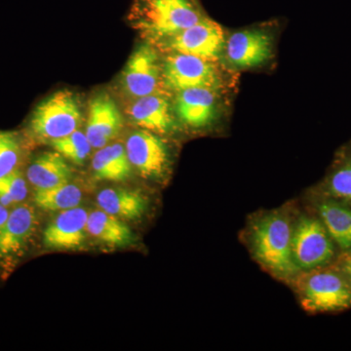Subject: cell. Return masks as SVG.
Here are the masks:
<instances>
[{"instance_id":"6da1fadb","label":"cell","mask_w":351,"mask_h":351,"mask_svg":"<svg viewBox=\"0 0 351 351\" xmlns=\"http://www.w3.org/2000/svg\"><path fill=\"white\" fill-rule=\"evenodd\" d=\"M293 215L290 207L258 212L249 218L242 232L252 258L270 276L289 285L300 274L292 255Z\"/></svg>"},{"instance_id":"7a4b0ae2","label":"cell","mask_w":351,"mask_h":351,"mask_svg":"<svg viewBox=\"0 0 351 351\" xmlns=\"http://www.w3.org/2000/svg\"><path fill=\"white\" fill-rule=\"evenodd\" d=\"M207 17L199 0H132L127 15L131 27L154 45Z\"/></svg>"},{"instance_id":"3957f363","label":"cell","mask_w":351,"mask_h":351,"mask_svg":"<svg viewBox=\"0 0 351 351\" xmlns=\"http://www.w3.org/2000/svg\"><path fill=\"white\" fill-rule=\"evenodd\" d=\"M290 285L307 313H335L351 308V283L341 270L322 267L301 271Z\"/></svg>"},{"instance_id":"277c9868","label":"cell","mask_w":351,"mask_h":351,"mask_svg":"<svg viewBox=\"0 0 351 351\" xmlns=\"http://www.w3.org/2000/svg\"><path fill=\"white\" fill-rule=\"evenodd\" d=\"M226 80L219 62L182 53H167L162 60V86L174 93L197 87L223 91Z\"/></svg>"},{"instance_id":"5b68a950","label":"cell","mask_w":351,"mask_h":351,"mask_svg":"<svg viewBox=\"0 0 351 351\" xmlns=\"http://www.w3.org/2000/svg\"><path fill=\"white\" fill-rule=\"evenodd\" d=\"M82 121L77 97L69 90H60L34 108L29 128L36 138L53 141L77 130Z\"/></svg>"},{"instance_id":"8992f818","label":"cell","mask_w":351,"mask_h":351,"mask_svg":"<svg viewBox=\"0 0 351 351\" xmlns=\"http://www.w3.org/2000/svg\"><path fill=\"white\" fill-rule=\"evenodd\" d=\"M335 246L319 219L304 214L295 217L292 255L300 272L326 267L335 257Z\"/></svg>"},{"instance_id":"52a82bcc","label":"cell","mask_w":351,"mask_h":351,"mask_svg":"<svg viewBox=\"0 0 351 351\" xmlns=\"http://www.w3.org/2000/svg\"><path fill=\"white\" fill-rule=\"evenodd\" d=\"M226 38L221 25L207 17L156 46L166 53H182L219 62L223 59Z\"/></svg>"},{"instance_id":"ba28073f","label":"cell","mask_w":351,"mask_h":351,"mask_svg":"<svg viewBox=\"0 0 351 351\" xmlns=\"http://www.w3.org/2000/svg\"><path fill=\"white\" fill-rule=\"evenodd\" d=\"M125 149L131 165L145 179L163 182L169 175L172 154L162 136L141 129L129 136Z\"/></svg>"},{"instance_id":"9c48e42d","label":"cell","mask_w":351,"mask_h":351,"mask_svg":"<svg viewBox=\"0 0 351 351\" xmlns=\"http://www.w3.org/2000/svg\"><path fill=\"white\" fill-rule=\"evenodd\" d=\"M274 40L265 27H253L232 32L226 38L223 59L232 69L258 68L274 57Z\"/></svg>"},{"instance_id":"30bf717a","label":"cell","mask_w":351,"mask_h":351,"mask_svg":"<svg viewBox=\"0 0 351 351\" xmlns=\"http://www.w3.org/2000/svg\"><path fill=\"white\" fill-rule=\"evenodd\" d=\"M221 90L197 87L175 93L173 110L177 119L191 130H204L214 126L223 112Z\"/></svg>"},{"instance_id":"8fae6325","label":"cell","mask_w":351,"mask_h":351,"mask_svg":"<svg viewBox=\"0 0 351 351\" xmlns=\"http://www.w3.org/2000/svg\"><path fill=\"white\" fill-rule=\"evenodd\" d=\"M122 89L134 98L159 93L162 86V60L151 43L138 45L122 71Z\"/></svg>"},{"instance_id":"7c38bea8","label":"cell","mask_w":351,"mask_h":351,"mask_svg":"<svg viewBox=\"0 0 351 351\" xmlns=\"http://www.w3.org/2000/svg\"><path fill=\"white\" fill-rule=\"evenodd\" d=\"M127 113L141 129L158 135H169L177 129L174 110L162 92L136 99Z\"/></svg>"},{"instance_id":"4fadbf2b","label":"cell","mask_w":351,"mask_h":351,"mask_svg":"<svg viewBox=\"0 0 351 351\" xmlns=\"http://www.w3.org/2000/svg\"><path fill=\"white\" fill-rule=\"evenodd\" d=\"M88 212L80 206L62 211L45 228L43 243L57 250H76L86 239Z\"/></svg>"},{"instance_id":"5bb4252c","label":"cell","mask_w":351,"mask_h":351,"mask_svg":"<svg viewBox=\"0 0 351 351\" xmlns=\"http://www.w3.org/2000/svg\"><path fill=\"white\" fill-rule=\"evenodd\" d=\"M123 126L121 113L107 94H100L90 101L86 136L94 149H101L119 135Z\"/></svg>"},{"instance_id":"9a60e30c","label":"cell","mask_w":351,"mask_h":351,"mask_svg":"<svg viewBox=\"0 0 351 351\" xmlns=\"http://www.w3.org/2000/svg\"><path fill=\"white\" fill-rule=\"evenodd\" d=\"M36 225V212L29 205L15 208L0 226V256L8 257L22 250Z\"/></svg>"},{"instance_id":"2e32d148","label":"cell","mask_w":351,"mask_h":351,"mask_svg":"<svg viewBox=\"0 0 351 351\" xmlns=\"http://www.w3.org/2000/svg\"><path fill=\"white\" fill-rule=\"evenodd\" d=\"M316 211L335 245L346 253L351 252V208L325 198L316 203Z\"/></svg>"},{"instance_id":"e0dca14e","label":"cell","mask_w":351,"mask_h":351,"mask_svg":"<svg viewBox=\"0 0 351 351\" xmlns=\"http://www.w3.org/2000/svg\"><path fill=\"white\" fill-rule=\"evenodd\" d=\"M59 152H44L29 166L27 177L36 191L56 186L69 182L73 175L71 167Z\"/></svg>"},{"instance_id":"ac0fdd59","label":"cell","mask_w":351,"mask_h":351,"mask_svg":"<svg viewBox=\"0 0 351 351\" xmlns=\"http://www.w3.org/2000/svg\"><path fill=\"white\" fill-rule=\"evenodd\" d=\"M97 203L103 211L127 219L141 218L147 208V200L143 193L125 189H104L97 196Z\"/></svg>"},{"instance_id":"d6986e66","label":"cell","mask_w":351,"mask_h":351,"mask_svg":"<svg viewBox=\"0 0 351 351\" xmlns=\"http://www.w3.org/2000/svg\"><path fill=\"white\" fill-rule=\"evenodd\" d=\"M131 166L126 149L121 144L101 147L92 160L95 177L101 181H125L131 174Z\"/></svg>"},{"instance_id":"ffe728a7","label":"cell","mask_w":351,"mask_h":351,"mask_svg":"<svg viewBox=\"0 0 351 351\" xmlns=\"http://www.w3.org/2000/svg\"><path fill=\"white\" fill-rule=\"evenodd\" d=\"M87 232L95 239L113 246H126L133 240L128 226L101 209L88 215Z\"/></svg>"},{"instance_id":"44dd1931","label":"cell","mask_w":351,"mask_h":351,"mask_svg":"<svg viewBox=\"0 0 351 351\" xmlns=\"http://www.w3.org/2000/svg\"><path fill=\"white\" fill-rule=\"evenodd\" d=\"M82 200V191L69 182L53 188L36 191L34 193L36 206L45 211L62 212L73 209L80 206Z\"/></svg>"},{"instance_id":"7402d4cb","label":"cell","mask_w":351,"mask_h":351,"mask_svg":"<svg viewBox=\"0 0 351 351\" xmlns=\"http://www.w3.org/2000/svg\"><path fill=\"white\" fill-rule=\"evenodd\" d=\"M50 143L55 151L77 165L84 163L92 149L86 134L78 130L66 137L51 141Z\"/></svg>"},{"instance_id":"603a6c76","label":"cell","mask_w":351,"mask_h":351,"mask_svg":"<svg viewBox=\"0 0 351 351\" xmlns=\"http://www.w3.org/2000/svg\"><path fill=\"white\" fill-rule=\"evenodd\" d=\"M20 145L15 134L0 132V177L16 169L20 159Z\"/></svg>"},{"instance_id":"cb8c5ba5","label":"cell","mask_w":351,"mask_h":351,"mask_svg":"<svg viewBox=\"0 0 351 351\" xmlns=\"http://www.w3.org/2000/svg\"><path fill=\"white\" fill-rule=\"evenodd\" d=\"M329 195L351 202V161L337 168L328 181Z\"/></svg>"},{"instance_id":"d4e9b609","label":"cell","mask_w":351,"mask_h":351,"mask_svg":"<svg viewBox=\"0 0 351 351\" xmlns=\"http://www.w3.org/2000/svg\"><path fill=\"white\" fill-rule=\"evenodd\" d=\"M0 186L12 197L14 202L19 203L27 195V186L20 171L14 170L3 177H0Z\"/></svg>"},{"instance_id":"484cf974","label":"cell","mask_w":351,"mask_h":351,"mask_svg":"<svg viewBox=\"0 0 351 351\" xmlns=\"http://www.w3.org/2000/svg\"><path fill=\"white\" fill-rule=\"evenodd\" d=\"M339 270L345 274L346 278L351 283V252H348V255L341 261Z\"/></svg>"},{"instance_id":"4316f807","label":"cell","mask_w":351,"mask_h":351,"mask_svg":"<svg viewBox=\"0 0 351 351\" xmlns=\"http://www.w3.org/2000/svg\"><path fill=\"white\" fill-rule=\"evenodd\" d=\"M9 212L8 210L6 209V207L2 206V205L0 204V226L6 221Z\"/></svg>"}]
</instances>
